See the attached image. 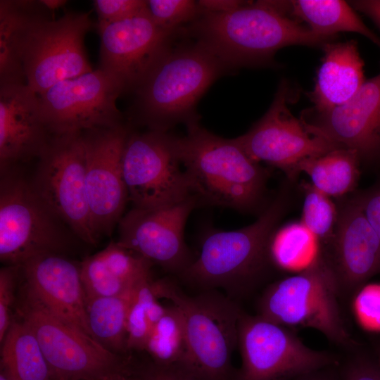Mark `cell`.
<instances>
[{
	"label": "cell",
	"instance_id": "6da1fadb",
	"mask_svg": "<svg viewBox=\"0 0 380 380\" xmlns=\"http://www.w3.org/2000/svg\"><path fill=\"white\" fill-rule=\"evenodd\" d=\"M229 68L269 64L281 48L323 46L331 40L286 15L270 1H246L225 13H205L182 29Z\"/></svg>",
	"mask_w": 380,
	"mask_h": 380
},
{
	"label": "cell",
	"instance_id": "7a4b0ae2",
	"mask_svg": "<svg viewBox=\"0 0 380 380\" xmlns=\"http://www.w3.org/2000/svg\"><path fill=\"white\" fill-rule=\"evenodd\" d=\"M186 127V135L175 136V144L198 205L241 212L262 210L267 170L252 160L234 138L219 137L198 122Z\"/></svg>",
	"mask_w": 380,
	"mask_h": 380
},
{
	"label": "cell",
	"instance_id": "3957f363",
	"mask_svg": "<svg viewBox=\"0 0 380 380\" xmlns=\"http://www.w3.org/2000/svg\"><path fill=\"white\" fill-rule=\"evenodd\" d=\"M286 189L264 207L253 223L235 230L207 232L198 256L181 277L205 291L220 288L238 296L250 293L272 265L269 245L289 207Z\"/></svg>",
	"mask_w": 380,
	"mask_h": 380
},
{
	"label": "cell",
	"instance_id": "277c9868",
	"mask_svg": "<svg viewBox=\"0 0 380 380\" xmlns=\"http://www.w3.org/2000/svg\"><path fill=\"white\" fill-rule=\"evenodd\" d=\"M227 69L196 40L173 44L134 90L137 117L149 129L162 132L198 122V100Z\"/></svg>",
	"mask_w": 380,
	"mask_h": 380
},
{
	"label": "cell",
	"instance_id": "5b68a950",
	"mask_svg": "<svg viewBox=\"0 0 380 380\" xmlns=\"http://www.w3.org/2000/svg\"><path fill=\"white\" fill-rule=\"evenodd\" d=\"M154 286L183 317L186 348L177 365L203 380H236L232 355L238 346L240 308L212 290L189 296L167 279L155 280Z\"/></svg>",
	"mask_w": 380,
	"mask_h": 380
},
{
	"label": "cell",
	"instance_id": "8992f818",
	"mask_svg": "<svg viewBox=\"0 0 380 380\" xmlns=\"http://www.w3.org/2000/svg\"><path fill=\"white\" fill-rule=\"evenodd\" d=\"M334 272L321 253L309 267L271 284L258 315L286 327L311 328L346 353L360 343L347 328Z\"/></svg>",
	"mask_w": 380,
	"mask_h": 380
},
{
	"label": "cell",
	"instance_id": "52a82bcc",
	"mask_svg": "<svg viewBox=\"0 0 380 380\" xmlns=\"http://www.w3.org/2000/svg\"><path fill=\"white\" fill-rule=\"evenodd\" d=\"M14 315L34 334L53 380H90L131 369L127 357L56 315L20 281Z\"/></svg>",
	"mask_w": 380,
	"mask_h": 380
},
{
	"label": "cell",
	"instance_id": "ba28073f",
	"mask_svg": "<svg viewBox=\"0 0 380 380\" xmlns=\"http://www.w3.org/2000/svg\"><path fill=\"white\" fill-rule=\"evenodd\" d=\"M1 173V262L20 265L42 255H64L68 246L64 224L13 167Z\"/></svg>",
	"mask_w": 380,
	"mask_h": 380
},
{
	"label": "cell",
	"instance_id": "9c48e42d",
	"mask_svg": "<svg viewBox=\"0 0 380 380\" xmlns=\"http://www.w3.org/2000/svg\"><path fill=\"white\" fill-rule=\"evenodd\" d=\"M31 184L49 209L80 239L96 245L87 201L82 132L52 134L37 158Z\"/></svg>",
	"mask_w": 380,
	"mask_h": 380
},
{
	"label": "cell",
	"instance_id": "30bf717a",
	"mask_svg": "<svg viewBox=\"0 0 380 380\" xmlns=\"http://www.w3.org/2000/svg\"><path fill=\"white\" fill-rule=\"evenodd\" d=\"M93 26L89 13H68L56 20L45 11L34 17L20 49L29 88L39 95L61 81L93 70L84 46Z\"/></svg>",
	"mask_w": 380,
	"mask_h": 380
},
{
	"label": "cell",
	"instance_id": "8fae6325",
	"mask_svg": "<svg viewBox=\"0 0 380 380\" xmlns=\"http://www.w3.org/2000/svg\"><path fill=\"white\" fill-rule=\"evenodd\" d=\"M238 347L242 363L236 380H293L340 363L335 353L307 346L292 329L243 311Z\"/></svg>",
	"mask_w": 380,
	"mask_h": 380
},
{
	"label": "cell",
	"instance_id": "7c38bea8",
	"mask_svg": "<svg viewBox=\"0 0 380 380\" xmlns=\"http://www.w3.org/2000/svg\"><path fill=\"white\" fill-rule=\"evenodd\" d=\"M177 153L175 136L149 129L129 132L122 153V172L133 208H156L191 197Z\"/></svg>",
	"mask_w": 380,
	"mask_h": 380
},
{
	"label": "cell",
	"instance_id": "4fadbf2b",
	"mask_svg": "<svg viewBox=\"0 0 380 380\" xmlns=\"http://www.w3.org/2000/svg\"><path fill=\"white\" fill-rule=\"evenodd\" d=\"M122 93L120 83L98 68L61 81L38 97L50 133L61 134L122 125L116 106Z\"/></svg>",
	"mask_w": 380,
	"mask_h": 380
},
{
	"label": "cell",
	"instance_id": "5bb4252c",
	"mask_svg": "<svg viewBox=\"0 0 380 380\" xmlns=\"http://www.w3.org/2000/svg\"><path fill=\"white\" fill-rule=\"evenodd\" d=\"M291 93L289 84L282 81L267 111L234 140L252 160L278 167L293 180L301 161L341 147L291 113L289 108Z\"/></svg>",
	"mask_w": 380,
	"mask_h": 380
},
{
	"label": "cell",
	"instance_id": "9a60e30c",
	"mask_svg": "<svg viewBox=\"0 0 380 380\" xmlns=\"http://www.w3.org/2000/svg\"><path fill=\"white\" fill-rule=\"evenodd\" d=\"M97 27L101 36L99 68L118 81L124 92L139 86L181 32L160 27L148 11Z\"/></svg>",
	"mask_w": 380,
	"mask_h": 380
},
{
	"label": "cell",
	"instance_id": "2e32d148",
	"mask_svg": "<svg viewBox=\"0 0 380 380\" xmlns=\"http://www.w3.org/2000/svg\"><path fill=\"white\" fill-rule=\"evenodd\" d=\"M129 132L123 125L83 132L87 201L92 226L99 239L110 234L122 217L129 200L122 172V153Z\"/></svg>",
	"mask_w": 380,
	"mask_h": 380
},
{
	"label": "cell",
	"instance_id": "e0dca14e",
	"mask_svg": "<svg viewBox=\"0 0 380 380\" xmlns=\"http://www.w3.org/2000/svg\"><path fill=\"white\" fill-rule=\"evenodd\" d=\"M198 206L191 197L179 203L156 208H132L119 221L117 241L164 270L181 274L191 262L184 241V227Z\"/></svg>",
	"mask_w": 380,
	"mask_h": 380
},
{
	"label": "cell",
	"instance_id": "ac0fdd59",
	"mask_svg": "<svg viewBox=\"0 0 380 380\" xmlns=\"http://www.w3.org/2000/svg\"><path fill=\"white\" fill-rule=\"evenodd\" d=\"M320 251L334 272L342 302L380 273V240L355 195L338 207L333 237Z\"/></svg>",
	"mask_w": 380,
	"mask_h": 380
},
{
	"label": "cell",
	"instance_id": "d6986e66",
	"mask_svg": "<svg viewBox=\"0 0 380 380\" xmlns=\"http://www.w3.org/2000/svg\"><path fill=\"white\" fill-rule=\"evenodd\" d=\"M316 133L341 148L357 152L361 161L380 158V73L365 80L345 103L301 118Z\"/></svg>",
	"mask_w": 380,
	"mask_h": 380
},
{
	"label": "cell",
	"instance_id": "ffe728a7",
	"mask_svg": "<svg viewBox=\"0 0 380 380\" xmlns=\"http://www.w3.org/2000/svg\"><path fill=\"white\" fill-rule=\"evenodd\" d=\"M19 266L20 282L49 310L94 338L88 322L80 264L63 254L51 253L34 257Z\"/></svg>",
	"mask_w": 380,
	"mask_h": 380
},
{
	"label": "cell",
	"instance_id": "44dd1931",
	"mask_svg": "<svg viewBox=\"0 0 380 380\" xmlns=\"http://www.w3.org/2000/svg\"><path fill=\"white\" fill-rule=\"evenodd\" d=\"M51 135L36 93L26 84H0L1 172L37 158Z\"/></svg>",
	"mask_w": 380,
	"mask_h": 380
},
{
	"label": "cell",
	"instance_id": "7402d4cb",
	"mask_svg": "<svg viewBox=\"0 0 380 380\" xmlns=\"http://www.w3.org/2000/svg\"><path fill=\"white\" fill-rule=\"evenodd\" d=\"M324 56L310 98L312 111L322 113L350 100L365 82L364 62L357 42L331 41L323 46Z\"/></svg>",
	"mask_w": 380,
	"mask_h": 380
},
{
	"label": "cell",
	"instance_id": "603a6c76",
	"mask_svg": "<svg viewBox=\"0 0 380 380\" xmlns=\"http://www.w3.org/2000/svg\"><path fill=\"white\" fill-rule=\"evenodd\" d=\"M286 15L303 21L315 33L330 40L342 32L360 34L380 47V38L369 29L350 3L341 0L271 1Z\"/></svg>",
	"mask_w": 380,
	"mask_h": 380
},
{
	"label": "cell",
	"instance_id": "cb8c5ba5",
	"mask_svg": "<svg viewBox=\"0 0 380 380\" xmlns=\"http://www.w3.org/2000/svg\"><path fill=\"white\" fill-rule=\"evenodd\" d=\"M47 11L41 0L0 1V84H26L20 53L23 37L30 21Z\"/></svg>",
	"mask_w": 380,
	"mask_h": 380
},
{
	"label": "cell",
	"instance_id": "d4e9b609",
	"mask_svg": "<svg viewBox=\"0 0 380 380\" xmlns=\"http://www.w3.org/2000/svg\"><path fill=\"white\" fill-rule=\"evenodd\" d=\"M1 344V372L11 380H53L34 334L21 318L14 315Z\"/></svg>",
	"mask_w": 380,
	"mask_h": 380
},
{
	"label": "cell",
	"instance_id": "484cf974",
	"mask_svg": "<svg viewBox=\"0 0 380 380\" xmlns=\"http://www.w3.org/2000/svg\"><path fill=\"white\" fill-rule=\"evenodd\" d=\"M361 159L357 151L337 148L321 156L308 158L296 167L294 179L307 174L311 184L329 197H340L355 190L360 179Z\"/></svg>",
	"mask_w": 380,
	"mask_h": 380
},
{
	"label": "cell",
	"instance_id": "4316f807",
	"mask_svg": "<svg viewBox=\"0 0 380 380\" xmlns=\"http://www.w3.org/2000/svg\"><path fill=\"white\" fill-rule=\"evenodd\" d=\"M139 283L120 295L87 302L88 322L94 338L106 349L120 355L125 356L128 351L127 316Z\"/></svg>",
	"mask_w": 380,
	"mask_h": 380
},
{
	"label": "cell",
	"instance_id": "83f0119b",
	"mask_svg": "<svg viewBox=\"0 0 380 380\" xmlns=\"http://www.w3.org/2000/svg\"><path fill=\"white\" fill-rule=\"evenodd\" d=\"M272 265L298 272L309 267L320 255L317 237L301 222H291L277 228L269 245Z\"/></svg>",
	"mask_w": 380,
	"mask_h": 380
},
{
	"label": "cell",
	"instance_id": "f1b7e54d",
	"mask_svg": "<svg viewBox=\"0 0 380 380\" xmlns=\"http://www.w3.org/2000/svg\"><path fill=\"white\" fill-rule=\"evenodd\" d=\"M186 348L183 317L177 307L172 303L152 327L144 350L152 358L153 363L167 366L179 363Z\"/></svg>",
	"mask_w": 380,
	"mask_h": 380
},
{
	"label": "cell",
	"instance_id": "f546056e",
	"mask_svg": "<svg viewBox=\"0 0 380 380\" xmlns=\"http://www.w3.org/2000/svg\"><path fill=\"white\" fill-rule=\"evenodd\" d=\"M304 193L301 222L317 237L320 249L331 241L338 217V208L331 197L316 189L311 183L303 182Z\"/></svg>",
	"mask_w": 380,
	"mask_h": 380
},
{
	"label": "cell",
	"instance_id": "4dcf8cb0",
	"mask_svg": "<svg viewBox=\"0 0 380 380\" xmlns=\"http://www.w3.org/2000/svg\"><path fill=\"white\" fill-rule=\"evenodd\" d=\"M158 298L151 275L139 283L128 312L127 321V350H144L152 327L147 309L149 303Z\"/></svg>",
	"mask_w": 380,
	"mask_h": 380
},
{
	"label": "cell",
	"instance_id": "1f68e13d",
	"mask_svg": "<svg viewBox=\"0 0 380 380\" xmlns=\"http://www.w3.org/2000/svg\"><path fill=\"white\" fill-rule=\"evenodd\" d=\"M80 275L86 303L96 298L120 295L137 284H127L116 277L98 253L80 263Z\"/></svg>",
	"mask_w": 380,
	"mask_h": 380
},
{
	"label": "cell",
	"instance_id": "d6a6232c",
	"mask_svg": "<svg viewBox=\"0 0 380 380\" xmlns=\"http://www.w3.org/2000/svg\"><path fill=\"white\" fill-rule=\"evenodd\" d=\"M99 255L118 279L127 284H134L151 275L152 264L135 252L111 241Z\"/></svg>",
	"mask_w": 380,
	"mask_h": 380
},
{
	"label": "cell",
	"instance_id": "836d02e7",
	"mask_svg": "<svg viewBox=\"0 0 380 380\" xmlns=\"http://www.w3.org/2000/svg\"><path fill=\"white\" fill-rule=\"evenodd\" d=\"M146 4L153 22L170 32H180L203 14L198 1L148 0Z\"/></svg>",
	"mask_w": 380,
	"mask_h": 380
},
{
	"label": "cell",
	"instance_id": "e575fe53",
	"mask_svg": "<svg viewBox=\"0 0 380 380\" xmlns=\"http://www.w3.org/2000/svg\"><path fill=\"white\" fill-rule=\"evenodd\" d=\"M20 283V266L6 265L0 270V342H3L14 317Z\"/></svg>",
	"mask_w": 380,
	"mask_h": 380
},
{
	"label": "cell",
	"instance_id": "d590c367",
	"mask_svg": "<svg viewBox=\"0 0 380 380\" xmlns=\"http://www.w3.org/2000/svg\"><path fill=\"white\" fill-rule=\"evenodd\" d=\"M361 343L351 351L343 363L340 376L341 380H380V366L369 348Z\"/></svg>",
	"mask_w": 380,
	"mask_h": 380
},
{
	"label": "cell",
	"instance_id": "8d00e7d4",
	"mask_svg": "<svg viewBox=\"0 0 380 380\" xmlns=\"http://www.w3.org/2000/svg\"><path fill=\"white\" fill-rule=\"evenodd\" d=\"M93 4L98 23L117 22L147 11L146 1L143 0H95Z\"/></svg>",
	"mask_w": 380,
	"mask_h": 380
},
{
	"label": "cell",
	"instance_id": "74e56055",
	"mask_svg": "<svg viewBox=\"0 0 380 380\" xmlns=\"http://www.w3.org/2000/svg\"><path fill=\"white\" fill-rule=\"evenodd\" d=\"M353 298H356L357 312L362 323L372 330H380V284L367 283Z\"/></svg>",
	"mask_w": 380,
	"mask_h": 380
},
{
	"label": "cell",
	"instance_id": "f35d334b",
	"mask_svg": "<svg viewBox=\"0 0 380 380\" xmlns=\"http://www.w3.org/2000/svg\"><path fill=\"white\" fill-rule=\"evenodd\" d=\"M360 207L380 240V181L355 194Z\"/></svg>",
	"mask_w": 380,
	"mask_h": 380
},
{
	"label": "cell",
	"instance_id": "ab89813d",
	"mask_svg": "<svg viewBox=\"0 0 380 380\" xmlns=\"http://www.w3.org/2000/svg\"><path fill=\"white\" fill-rule=\"evenodd\" d=\"M137 374L141 380H203L177 364L161 366L153 363Z\"/></svg>",
	"mask_w": 380,
	"mask_h": 380
},
{
	"label": "cell",
	"instance_id": "60d3db41",
	"mask_svg": "<svg viewBox=\"0 0 380 380\" xmlns=\"http://www.w3.org/2000/svg\"><path fill=\"white\" fill-rule=\"evenodd\" d=\"M246 1L237 0H201L198 5L205 13H225L235 10L243 6Z\"/></svg>",
	"mask_w": 380,
	"mask_h": 380
},
{
	"label": "cell",
	"instance_id": "b9f144b4",
	"mask_svg": "<svg viewBox=\"0 0 380 380\" xmlns=\"http://www.w3.org/2000/svg\"><path fill=\"white\" fill-rule=\"evenodd\" d=\"M349 3L353 8L369 17L380 28V0H358Z\"/></svg>",
	"mask_w": 380,
	"mask_h": 380
},
{
	"label": "cell",
	"instance_id": "7bdbcfd3",
	"mask_svg": "<svg viewBox=\"0 0 380 380\" xmlns=\"http://www.w3.org/2000/svg\"><path fill=\"white\" fill-rule=\"evenodd\" d=\"M338 365L320 369L300 376L293 380H341L340 374H338L335 369Z\"/></svg>",
	"mask_w": 380,
	"mask_h": 380
},
{
	"label": "cell",
	"instance_id": "ee69618b",
	"mask_svg": "<svg viewBox=\"0 0 380 380\" xmlns=\"http://www.w3.org/2000/svg\"><path fill=\"white\" fill-rule=\"evenodd\" d=\"M90 380H141L139 376L132 370L118 372Z\"/></svg>",
	"mask_w": 380,
	"mask_h": 380
},
{
	"label": "cell",
	"instance_id": "f6af8a7d",
	"mask_svg": "<svg viewBox=\"0 0 380 380\" xmlns=\"http://www.w3.org/2000/svg\"><path fill=\"white\" fill-rule=\"evenodd\" d=\"M41 1L51 13L68 2L65 0H41Z\"/></svg>",
	"mask_w": 380,
	"mask_h": 380
},
{
	"label": "cell",
	"instance_id": "bcb514c9",
	"mask_svg": "<svg viewBox=\"0 0 380 380\" xmlns=\"http://www.w3.org/2000/svg\"><path fill=\"white\" fill-rule=\"evenodd\" d=\"M370 348L380 366V336L372 337L369 340Z\"/></svg>",
	"mask_w": 380,
	"mask_h": 380
},
{
	"label": "cell",
	"instance_id": "7dc6e473",
	"mask_svg": "<svg viewBox=\"0 0 380 380\" xmlns=\"http://www.w3.org/2000/svg\"><path fill=\"white\" fill-rule=\"evenodd\" d=\"M0 380H11L10 378H8L4 373L1 372L0 373Z\"/></svg>",
	"mask_w": 380,
	"mask_h": 380
}]
</instances>
